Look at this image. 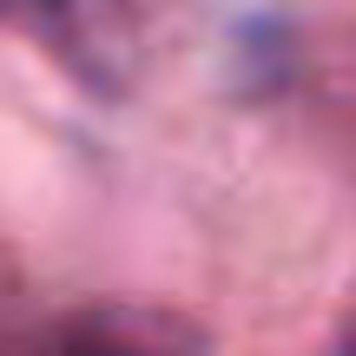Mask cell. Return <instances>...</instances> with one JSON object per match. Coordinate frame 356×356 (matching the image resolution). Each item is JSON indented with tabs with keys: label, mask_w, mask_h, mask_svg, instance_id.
<instances>
[{
	"label": "cell",
	"mask_w": 356,
	"mask_h": 356,
	"mask_svg": "<svg viewBox=\"0 0 356 356\" xmlns=\"http://www.w3.org/2000/svg\"><path fill=\"white\" fill-rule=\"evenodd\" d=\"M66 0H0V20H47V13H60Z\"/></svg>",
	"instance_id": "cell-1"
},
{
	"label": "cell",
	"mask_w": 356,
	"mask_h": 356,
	"mask_svg": "<svg viewBox=\"0 0 356 356\" xmlns=\"http://www.w3.org/2000/svg\"><path fill=\"white\" fill-rule=\"evenodd\" d=\"M66 356H132V350H126V343H113V337H79Z\"/></svg>",
	"instance_id": "cell-2"
}]
</instances>
